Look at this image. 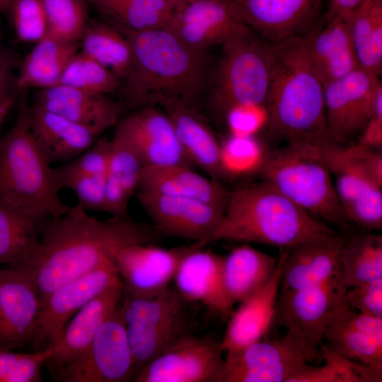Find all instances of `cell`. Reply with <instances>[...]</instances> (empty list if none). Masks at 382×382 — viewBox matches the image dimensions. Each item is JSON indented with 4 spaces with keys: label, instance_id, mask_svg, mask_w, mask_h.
<instances>
[{
    "label": "cell",
    "instance_id": "52a82bcc",
    "mask_svg": "<svg viewBox=\"0 0 382 382\" xmlns=\"http://www.w3.org/2000/svg\"><path fill=\"white\" fill-rule=\"evenodd\" d=\"M221 45L211 87L212 111L224 117L236 105H265L274 62L272 45L248 29Z\"/></svg>",
    "mask_w": 382,
    "mask_h": 382
},
{
    "label": "cell",
    "instance_id": "7a4b0ae2",
    "mask_svg": "<svg viewBox=\"0 0 382 382\" xmlns=\"http://www.w3.org/2000/svg\"><path fill=\"white\" fill-rule=\"evenodd\" d=\"M123 33L132 49L120 86L125 105L134 110L170 104L197 108L208 80L206 51L187 46L164 28Z\"/></svg>",
    "mask_w": 382,
    "mask_h": 382
},
{
    "label": "cell",
    "instance_id": "83f0119b",
    "mask_svg": "<svg viewBox=\"0 0 382 382\" xmlns=\"http://www.w3.org/2000/svg\"><path fill=\"white\" fill-rule=\"evenodd\" d=\"M267 282L253 294L240 302L232 313L220 341L223 352L238 349L263 339L274 323L279 292L282 258Z\"/></svg>",
    "mask_w": 382,
    "mask_h": 382
},
{
    "label": "cell",
    "instance_id": "74e56055",
    "mask_svg": "<svg viewBox=\"0 0 382 382\" xmlns=\"http://www.w3.org/2000/svg\"><path fill=\"white\" fill-rule=\"evenodd\" d=\"M81 52L115 74L127 76L132 62V49L127 36L108 22L89 21L80 40Z\"/></svg>",
    "mask_w": 382,
    "mask_h": 382
},
{
    "label": "cell",
    "instance_id": "9a60e30c",
    "mask_svg": "<svg viewBox=\"0 0 382 382\" xmlns=\"http://www.w3.org/2000/svg\"><path fill=\"white\" fill-rule=\"evenodd\" d=\"M118 278L115 262L110 261L50 294L40 303L29 343L33 350L53 347L73 316Z\"/></svg>",
    "mask_w": 382,
    "mask_h": 382
},
{
    "label": "cell",
    "instance_id": "f546056e",
    "mask_svg": "<svg viewBox=\"0 0 382 382\" xmlns=\"http://www.w3.org/2000/svg\"><path fill=\"white\" fill-rule=\"evenodd\" d=\"M137 190L200 200L224 210L230 190L183 165L144 166Z\"/></svg>",
    "mask_w": 382,
    "mask_h": 382
},
{
    "label": "cell",
    "instance_id": "7bdbcfd3",
    "mask_svg": "<svg viewBox=\"0 0 382 382\" xmlns=\"http://www.w3.org/2000/svg\"><path fill=\"white\" fill-rule=\"evenodd\" d=\"M46 37L67 42H79L89 21L85 0H43Z\"/></svg>",
    "mask_w": 382,
    "mask_h": 382
},
{
    "label": "cell",
    "instance_id": "30bf717a",
    "mask_svg": "<svg viewBox=\"0 0 382 382\" xmlns=\"http://www.w3.org/2000/svg\"><path fill=\"white\" fill-rule=\"evenodd\" d=\"M63 382H124L136 369L120 302L102 324L91 344L77 357L51 372Z\"/></svg>",
    "mask_w": 382,
    "mask_h": 382
},
{
    "label": "cell",
    "instance_id": "bcb514c9",
    "mask_svg": "<svg viewBox=\"0 0 382 382\" xmlns=\"http://www.w3.org/2000/svg\"><path fill=\"white\" fill-rule=\"evenodd\" d=\"M110 151V140L97 139L91 147L80 155L54 168L55 174L61 187L64 180L74 176L107 175Z\"/></svg>",
    "mask_w": 382,
    "mask_h": 382
},
{
    "label": "cell",
    "instance_id": "e575fe53",
    "mask_svg": "<svg viewBox=\"0 0 382 382\" xmlns=\"http://www.w3.org/2000/svg\"><path fill=\"white\" fill-rule=\"evenodd\" d=\"M339 262L347 288L382 278V236L366 230L341 236Z\"/></svg>",
    "mask_w": 382,
    "mask_h": 382
},
{
    "label": "cell",
    "instance_id": "ee69618b",
    "mask_svg": "<svg viewBox=\"0 0 382 382\" xmlns=\"http://www.w3.org/2000/svg\"><path fill=\"white\" fill-rule=\"evenodd\" d=\"M52 354V347L30 353L0 349V382L42 381V368Z\"/></svg>",
    "mask_w": 382,
    "mask_h": 382
},
{
    "label": "cell",
    "instance_id": "d590c367",
    "mask_svg": "<svg viewBox=\"0 0 382 382\" xmlns=\"http://www.w3.org/2000/svg\"><path fill=\"white\" fill-rule=\"evenodd\" d=\"M344 17L359 67L379 76L382 70V0H361Z\"/></svg>",
    "mask_w": 382,
    "mask_h": 382
},
{
    "label": "cell",
    "instance_id": "4316f807",
    "mask_svg": "<svg viewBox=\"0 0 382 382\" xmlns=\"http://www.w3.org/2000/svg\"><path fill=\"white\" fill-rule=\"evenodd\" d=\"M120 278L81 307L70 319L45 366L50 372L70 362L91 344L99 328L120 303L123 294Z\"/></svg>",
    "mask_w": 382,
    "mask_h": 382
},
{
    "label": "cell",
    "instance_id": "d6a6232c",
    "mask_svg": "<svg viewBox=\"0 0 382 382\" xmlns=\"http://www.w3.org/2000/svg\"><path fill=\"white\" fill-rule=\"evenodd\" d=\"M79 42H67L45 37L35 43L21 60L16 86L18 92L45 89L58 83L70 59L79 52Z\"/></svg>",
    "mask_w": 382,
    "mask_h": 382
},
{
    "label": "cell",
    "instance_id": "816d5d0a",
    "mask_svg": "<svg viewBox=\"0 0 382 382\" xmlns=\"http://www.w3.org/2000/svg\"><path fill=\"white\" fill-rule=\"evenodd\" d=\"M358 144L376 151L382 149V110L369 120L359 134Z\"/></svg>",
    "mask_w": 382,
    "mask_h": 382
},
{
    "label": "cell",
    "instance_id": "6da1fadb",
    "mask_svg": "<svg viewBox=\"0 0 382 382\" xmlns=\"http://www.w3.org/2000/svg\"><path fill=\"white\" fill-rule=\"evenodd\" d=\"M162 236L153 225L129 216L97 219L76 204L60 216L42 221L35 251L8 267L29 277L41 302L61 286L114 262L120 248L152 243Z\"/></svg>",
    "mask_w": 382,
    "mask_h": 382
},
{
    "label": "cell",
    "instance_id": "7c38bea8",
    "mask_svg": "<svg viewBox=\"0 0 382 382\" xmlns=\"http://www.w3.org/2000/svg\"><path fill=\"white\" fill-rule=\"evenodd\" d=\"M340 205L350 223L363 230L382 228V185L352 156L347 146L326 139L320 144Z\"/></svg>",
    "mask_w": 382,
    "mask_h": 382
},
{
    "label": "cell",
    "instance_id": "836d02e7",
    "mask_svg": "<svg viewBox=\"0 0 382 382\" xmlns=\"http://www.w3.org/2000/svg\"><path fill=\"white\" fill-rule=\"evenodd\" d=\"M143 167L132 148L114 134L110 139L105 212L112 216H129V202L137 190Z\"/></svg>",
    "mask_w": 382,
    "mask_h": 382
},
{
    "label": "cell",
    "instance_id": "db71d44e",
    "mask_svg": "<svg viewBox=\"0 0 382 382\" xmlns=\"http://www.w3.org/2000/svg\"><path fill=\"white\" fill-rule=\"evenodd\" d=\"M18 92L16 91L0 96V129L7 114L16 100Z\"/></svg>",
    "mask_w": 382,
    "mask_h": 382
},
{
    "label": "cell",
    "instance_id": "c3c4849f",
    "mask_svg": "<svg viewBox=\"0 0 382 382\" xmlns=\"http://www.w3.org/2000/svg\"><path fill=\"white\" fill-rule=\"evenodd\" d=\"M107 175H83L64 180L62 187L70 189L77 198L76 204L85 211L105 212Z\"/></svg>",
    "mask_w": 382,
    "mask_h": 382
},
{
    "label": "cell",
    "instance_id": "4dcf8cb0",
    "mask_svg": "<svg viewBox=\"0 0 382 382\" xmlns=\"http://www.w3.org/2000/svg\"><path fill=\"white\" fill-rule=\"evenodd\" d=\"M162 109L169 117L178 139L192 164L220 181V143L197 108L170 104Z\"/></svg>",
    "mask_w": 382,
    "mask_h": 382
},
{
    "label": "cell",
    "instance_id": "f35d334b",
    "mask_svg": "<svg viewBox=\"0 0 382 382\" xmlns=\"http://www.w3.org/2000/svg\"><path fill=\"white\" fill-rule=\"evenodd\" d=\"M41 222L0 203V265H16L33 254Z\"/></svg>",
    "mask_w": 382,
    "mask_h": 382
},
{
    "label": "cell",
    "instance_id": "b9f144b4",
    "mask_svg": "<svg viewBox=\"0 0 382 382\" xmlns=\"http://www.w3.org/2000/svg\"><path fill=\"white\" fill-rule=\"evenodd\" d=\"M120 81L108 69L80 51L70 59L57 84L108 95L120 88Z\"/></svg>",
    "mask_w": 382,
    "mask_h": 382
},
{
    "label": "cell",
    "instance_id": "484cf974",
    "mask_svg": "<svg viewBox=\"0 0 382 382\" xmlns=\"http://www.w3.org/2000/svg\"><path fill=\"white\" fill-rule=\"evenodd\" d=\"M324 340L342 357L382 368V318L359 313L345 303L332 318Z\"/></svg>",
    "mask_w": 382,
    "mask_h": 382
},
{
    "label": "cell",
    "instance_id": "4fadbf2b",
    "mask_svg": "<svg viewBox=\"0 0 382 382\" xmlns=\"http://www.w3.org/2000/svg\"><path fill=\"white\" fill-rule=\"evenodd\" d=\"M220 341L187 334L163 349L137 373L135 382H224Z\"/></svg>",
    "mask_w": 382,
    "mask_h": 382
},
{
    "label": "cell",
    "instance_id": "60d3db41",
    "mask_svg": "<svg viewBox=\"0 0 382 382\" xmlns=\"http://www.w3.org/2000/svg\"><path fill=\"white\" fill-rule=\"evenodd\" d=\"M269 153L255 136L230 135L220 143L219 161L222 178H244L260 174Z\"/></svg>",
    "mask_w": 382,
    "mask_h": 382
},
{
    "label": "cell",
    "instance_id": "9f6ffc18",
    "mask_svg": "<svg viewBox=\"0 0 382 382\" xmlns=\"http://www.w3.org/2000/svg\"><path fill=\"white\" fill-rule=\"evenodd\" d=\"M2 49L1 48V26H0V51Z\"/></svg>",
    "mask_w": 382,
    "mask_h": 382
},
{
    "label": "cell",
    "instance_id": "ba28073f",
    "mask_svg": "<svg viewBox=\"0 0 382 382\" xmlns=\"http://www.w3.org/2000/svg\"><path fill=\"white\" fill-rule=\"evenodd\" d=\"M186 303L170 286L151 298L123 291L120 306L136 375L163 349L189 333Z\"/></svg>",
    "mask_w": 382,
    "mask_h": 382
},
{
    "label": "cell",
    "instance_id": "f907efd6",
    "mask_svg": "<svg viewBox=\"0 0 382 382\" xmlns=\"http://www.w3.org/2000/svg\"><path fill=\"white\" fill-rule=\"evenodd\" d=\"M20 62L18 55L14 52L8 50L0 51V96L17 91L13 70Z\"/></svg>",
    "mask_w": 382,
    "mask_h": 382
},
{
    "label": "cell",
    "instance_id": "8d00e7d4",
    "mask_svg": "<svg viewBox=\"0 0 382 382\" xmlns=\"http://www.w3.org/2000/svg\"><path fill=\"white\" fill-rule=\"evenodd\" d=\"M122 33L164 28L173 8L168 0H85Z\"/></svg>",
    "mask_w": 382,
    "mask_h": 382
},
{
    "label": "cell",
    "instance_id": "d6986e66",
    "mask_svg": "<svg viewBox=\"0 0 382 382\" xmlns=\"http://www.w3.org/2000/svg\"><path fill=\"white\" fill-rule=\"evenodd\" d=\"M135 197L153 226L163 236L199 242L219 224L224 211L207 202L177 196L137 190Z\"/></svg>",
    "mask_w": 382,
    "mask_h": 382
},
{
    "label": "cell",
    "instance_id": "ffe728a7",
    "mask_svg": "<svg viewBox=\"0 0 382 382\" xmlns=\"http://www.w3.org/2000/svg\"><path fill=\"white\" fill-rule=\"evenodd\" d=\"M187 249H165L151 243L120 248L114 262L124 291L139 298H151L163 292L169 287Z\"/></svg>",
    "mask_w": 382,
    "mask_h": 382
},
{
    "label": "cell",
    "instance_id": "f6af8a7d",
    "mask_svg": "<svg viewBox=\"0 0 382 382\" xmlns=\"http://www.w3.org/2000/svg\"><path fill=\"white\" fill-rule=\"evenodd\" d=\"M7 9L18 39L37 42L47 35V18L43 0H11Z\"/></svg>",
    "mask_w": 382,
    "mask_h": 382
},
{
    "label": "cell",
    "instance_id": "8992f818",
    "mask_svg": "<svg viewBox=\"0 0 382 382\" xmlns=\"http://www.w3.org/2000/svg\"><path fill=\"white\" fill-rule=\"evenodd\" d=\"M320 144L289 141L270 151L260 174L315 217L345 229L350 221L337 197Z\"/></svg>",
    "mask_w": 382,
    "mask_h": 382
},
{
    "label": "cell",
    "instance_id": "8fae6325",
    "mask_svg": "<svg viewBox=\"0 0 382 382\" xmlns=\"http://www.w3.org/2000/svg\"><path fill=\"white\" fill-rule=\"evenodd\" d=\"M324 103L328 139L344 144L382 110L379 76L358 67L325 86Z\"/></svg>",
    "mask_w": 382,
    "mask_h": 382
},
{
    "label": "cell",
    "instance_id": "1f68e13d",
    "mask_svg": "<svg viewBox=\"0 0 382 382\" xmlns=\"http://www.w3.org/2000/svg\"><path fill=\"white\" fill-rule=\"evenodd\" d=\"M278 259L248 244L233 249L223 260V282L234 304L262 287L274 273Z\"/></svg>",
    "mask_w": 382,
    "mask_h": 382
},
{
    "label": "cell",
    "instance_id": "44dd1931",
    "mask_svg": "<svg viewBox=\"0 0 382 382\" xmlns=\"http://www.w3.org/2000/svg\"><path fill=\"white\" fill-rule=\"evenodd\" d=\"M164 28L187 46L203 51L248 29L236 18L226 0H203L179 6L173 9Z\"/></svg>",
    "mask_w": 382,
    "mask_h": 382
},
{
    "label": "cell",
    "instance_id": "cb8c5ba5",
    "mask_svg": "<svg viewBox=\"0 0 382 382\" xmlns=\"http://www.w3.org/2000/svg\"><path fill=\"white\" fill-rule=\"evenodd\" d=\"M224 257L203 248L188 247L173 281L187 303L199 302L218 314L228 316L233 303L223 282Z\"/></svg>",
    "mask_w": 382,
    "mask_h": 382
},
{
    "label": "cell",
    "instance_id": "5bb4252c",
    "mask_svg": "<svg viewBox=\"0 0 382 382\" xmlns=\"http://www.w3.org/2000/svg\"><path fill=\"white\" fill-rule=\"evenodd\" d=\"M226 1L238 21L271 45L315 30L325 8V0Z\"/></svg>",
    "mask_w": 382,
    "mask_h": 382
},
{
    "label": "cell",
    "instance_id": "3957f363",
    "mask_svg": "<svg viewBox=\"0 0 382 382\" xmlns=\"http://www.w3.org/2000/svg\"><path fill=\"white\" fill-rule=\"evenodd\" d=\"M337 233L266 180L245 183L230 190L222 218L194 248L221 241L255 243L289 248Z\"/></svg>",
    "mask_w": 382,
    "mask_h": 382
},
{
    "label": "cell",
    "instance_id": "ab89813d",
    "mask_svg": "<svg viewBox=\"0 0 382 382\" xmlns=\"http://www.w3.org/2000/svg\"><path fill=\"white\" fill-rule=\"evenodd\" d=\"M319 357L321 366L307 364L291 382H381L382 368L367 365L342 357L330 349L323 342Z\"/></svg>",
    "mask_w": 382,
    "mask_h": 382
},
{
    "label": "cell",
    "instance_id": "7dc6e473",
    "mask_svg": "<svg viewBox=\"0 0 382 382\" xmlns=\"http://www.w3.org/2000/svg\"><path fill=\"white\" fill-rule=\"evenodd\" d=\"M230 135L255 137L268 125V113L265 105L239 104L230 108L224 115Z\"/></svg>",
    "mask_w": 382,
    "mask_h": 382
},
{
    "label": "cell",
    "instance_id": "2e32d148",
    "mask_svg": "<svg viewBox=\"0 0 382 382\" xmlns=\"http://www.w3.org/2000/svg\"><path fill=\"white\" fill-rule=\"evenodd\" d=\"M224 382H291L308 363L287 332L226 352Z\"/></svg>",
    "mask_w": 382,
    "mask_h": 382
},
{
    "label": "cell",
    "instance_id": "e0dca14e",
    "mask_svg": "<svg viewBox=\"0 0 382 382\" xmlns=\"http://www.w3.org/2000/svg\"><path fill=\"white\" fill-rule=\"evenodd\" d=\"M283 42L324 86L359 67L345 17L323 21L308 34Z\"/></svg>",
    "mask_w": 382,
    "mask_h": 382
},
{
    "label": "cell",
    "instance_id": "11a10c76",
    "mask_svg": "<svg viewBox=\"0 0 382 382\" xmlns=\"http://www.w3.org/2000/svg\"><path fill=\"white\" fill-rule=\"evenodd\" d=\"M170 3L171 4L173 9L181 6L183 5L194 2V1H203V0H168Z\"/></svg>",
    "mask_w": 382,
    "mask_h": 382
},
{
    "label": "cell",
    "instance_id": "603a6c76",
    "mask_svg": "<svg viewBox=\"0 0 382 382\" xmlns=\"http://www.w3.org/2000/svg\"><path fill=\"white\" fill-rule=\"evenodd\" d=\"M341 236L308 241L280 249V291H295L320 285L341 273L339 253Z\"/></svg>",
    "mask_w": 382,
    "mask_h": 382
},
{
    "label": "cell",
    "instance_id": "d4e9b609",
    "mask_svg": "<svg viewBox=\"0 0 382 382\" xmlns=\"http://www.w3.org/2000/svg\"><path fill=\"white\" fill-rule=\"evenodd\" d=\"M33 104L85 126L99 136L118 122L124 106L108 95L59 84L40 89Z\"/></svg>",
    "mask_w": 382,
    "mask_h": 382
},
{
    "label": "cell",
    "instance_id": "9c48e42d",
    "mask_svg": "<svg viewBox=\"0 0 382 382\" xmlns=\"http://www.w3.org/2000/svg\"><path fill=\"white\" fill-rule=\"evenodd\" d=\"M341 273L318 286L279 292L274 325L285 328L304 354L308 363L319 357L326 330L346 303Z\"/></svg>",
    "mask_w": 382,
    "mask_h": 382
},
{
    "label": "cell",
    "instance_id": "f5cc1de1",
    "mask_svg": "<svg viewBox=\"0 0 382 382\" xmlns=\"http://www.w3.org/2000/svg\"><path fill=\"white\" fill-rule=\"evenodd\" d=\"M361 0H325L323 20L344 17L350 13Z\"/></svg>",
    "mask_w": 382,
    "mask_h": 382
},
{
    "label": "cell",
    "instance_id": "5b68a950",
    "mask_svg": "<svg viewBox=\"0 0 382 382\" xmlns=\"http://www.w3.org/2000/svg\"><path fill=\"white\" fill-rule=\"evenodd\" d=\"M272 47L274 62L265 100L268 125L287 142L328 139L323 83L284 42Z\"/></svg>",
    "mask_w": 382,
    "mask_h": 382
},
{
    "label": "cell",
    "instance_id": "681fc988",
    "mask_svg": "<svg viewBox=\"0 0 382 382\" xmlns=\"http://www.w3.org/2000/svg\"><path fill=\"white\" fill-rule=\"evenodd\" d=\"M346 304L364 315L382 318V278L347 288Z\"/></svg>",
    "mask_w": 382,
    "mask_h": 382
},
{
    "label": "cell",
    "instance_id": "f1b7e54d",
    "mask_svg": "<svg viewBox=\"0 0 382 382\" xmlns=\"http://www.w3.org/2000/svg\"><path fill=\"white\" fill-rule=\"evenodd\" d=\"M29 122L36 142L51 165L70 161L99 137L88 127L35 104L29 105Z\"/></svg>",
    "mask_w": 382,
    "mask_h": 382
},
{
    "label": "cell",
    "instance_id": "ac0fdd59",
    "mask_svg": "<svg viewBox=\"0 0 382 382\" xmlns=\"http://www.w3.org/2000/svg\"><path fill=\"white\" fill-rule=\"evenodd\" d=\"M114 134L132 148L144 166H194L184 152L169 117L159 107L134 110L119 122Z\"/></svg>",
    "mask_w": 382,
    "mask_h": 382
},
{
    "label": "cell",
    "instance_id": "277c9868",
    "mask_svg": "<svg viewBox=\"0 0 382 382\" xmlns=\"http://www.w3.org/2000/svg\"><path fill=\"white\" fill-rule=\"evenodd\" d=\"M22 92L14 125L0 140V203L43 221L65 214L70 206L32 133L29 104Z\"/></svg>",
    "mask_w": 382,
    "mask_h": 382
},
{
    "label": "cell",
    "instance_id": "7402d4cb",
    "mask_svg": "<svg viewBox=\"0 0 382 382\" xmlns=\"http://www.w3.org/2000/svg\"><path fill=\"white\" fill-rule=\"evenodd\" d=\"M40 303L26 274L11 267L0 269V349L29 345Z\"/></svg>",
    "mask_w": 382,
    "mask_h": 382
}]
</instances>
